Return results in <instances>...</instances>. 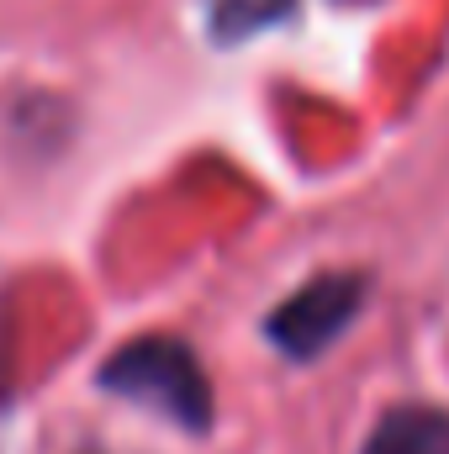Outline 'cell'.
Instances as JSON below:
<instances>
[{
  "label": "cell",
  "instance_id": "277c9868",
  "mask_svg": "<svg viewBox=\"0 0 449 454\" xmlns=\"http://www.w3.org/2000/svg\"><path fill=\"white\" fill-rule=\"evenodd\" d=\"M280 11H286V0H212V16H217L223 37H243L248 27H259Z\"/></svg>",
  "mask_w": 449,
  "mask_h": 454
},
{
  "label": "cell",
  "instance_id": "7a4b0ae2",
  "mask_svg": "<svg viewBox=\"0 0 449 454\" xmlns=\"http://www.w3.org/2000/svg\"><path fill=\"white\" fill-rule=\"evenodd\" d=\"M359 296H365V286L354 275H323V280H312L302 296H291L270 317V339H280V348H291L296 359H307V354H318L354 317Z\"/></svg>",
  "mask_w": 449,
  "mask_h": 454
},
{
  "label": "cell",
  "instance_id": "3957f363",
  "mask_svg": "<svg viewBox=\"0 0 449 454\" xmlns=\"http://www.w3.org/2000/svg\"><path fill=\"white\" fill-rule=\"evenodd\" d=\"M365 454H449V412H439V407H397L370 434Z\"/></svg>",
  "mask_w": 449,
  "mask_h": 454
},
{
  "label": "cell",
  "instance_id": "6da1fadb",
  "mask_svg": "<svg viewBox=\"0 0 449 454\" xmlns=\"http://www.w3.org/2000/svg\"><path fill=\"white\" fill-rule=\"evenodd\" d=\"M101 386L127 396V402H143L154 412H164L169 423L180 428H207L212 418V402H207V375L201 364L169 339H148V343H127L112 364L101 370Z\"/></svg>",
  "mask_w": 449,
  "mask_h": 454
}]
</instances>
